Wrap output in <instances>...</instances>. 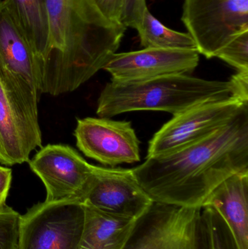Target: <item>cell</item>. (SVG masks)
<instances>
[{
	"label": "cell",
	"instance_id": "cell-1",
	"mask_svg": "<svg viewBox=\"0 0 248 249\" xmlns=\"http://www.w3.org/2000/svg\"><path fill=\"white\" fill-rule=\"evenodd\" d=\"M248 171V104L211 136L132 168L153 201L201 208L222 181Z\"/></svg>",
	"mask_w": 248,
	"mask_h": 249
},
{
	"label": "cell",
	"instance_id": "cell-2",
	"mask_svg": "<svg viewBox=\"0 0 248 249\" xmlns=\"http://www.w3.org/2000/svg\"><path fill=\"white\" fill-rule=\"evenodd\" d=\"M49 41L36 66L40 94L74 91L107 64L127 28L108 20L94 0H46Z\"/></svg>",
	"mask_w": 248,
	"mask_h": 249
},
{
	"label": "cell",
	"instance_id": "cell-3",
	"mask_svg": "<svg viewBox=\"0 0 248 249\" xmlns=\"http://www.w3.org/2000/svg\"><path fill=\"white\" fill-rule=\"evenodd\" d=\"M235 96L231 80L212 81L188 74L163 76L145 81L105 86L98 100L99 118H111L134 111H163L174 115L208 101Z\"/></svg>",
	"mask_w": 248,
	"mask_h": 249
},
{
	"label": "cell",
	"instance_id": "cell-4",
	"mask_svg": "<svg viewBox=\"0 0 248 249\" xmlns=\"http://www.w3.org/2000/svg\"><path fill=\"white\" fill-rule=\"evenodd\" d=\"M84 220L77 199L34 205L20 215L18 249H79Z\"/></svg>",
	"mask_w": 248,
	"mask_h": 249
},
{
	"label": "cell",
	"instance_id": "cell-5",
	"mask_svg": "<svg viewBox=\"0 0 248 249\" xmlns=\"http://www.w3.org/2000/svg\"><path fill=\"white\" fill-rule=\"evenodd\" d=\"M182 20L207 58L248 31V0H184Z\"/></svg>",
	"mask_w": 248,
	"mask_h": 249
},
{
	"label": "cell",
	"instance_id": "cell-6",
	"mask_svg": "<svg viewBox=\"0 0 248 249\" xmlns=\"http://www.w3.org/2000/svg\"><path fill=\"white\" fill-rule=\"evenodd\" d=\"M246 104L248 101L231 96L203 102L174 115L150 141L147 158L169 153L211 136Z\"/></svg>",
	"mask_w": 248,
	"mask_h": 249
},
{
	"label": "cell",
	"instance_id": "cell-7",
	"mask_svg": "<svg viewBox=\"0 0 248 249\" xmlns=\"http://www.w3.org/2000/svg\"><path fill=\"white\" fill-rule=\"evenodd\" d=\"M28 162L45 185L46 201L74 198L80 202L96 169L72 146L61 143L42 146Z\"/></svg>",
	"mask_w": 248,
	"mask_h": 249
},
{
	"label": "cell",
	"instance_id": "cell-8",
	"mask_svg": "<svg viewBox=\"0 0 248 249\" xmlns=\"http://www.w3.org/2000/svg\"><path fill=\"white\" fill-rule=\"evenodd\" d=\"M0 77L26 109L38 118L40 93L34 57L4 6L0 11Z\"/></svg>",
	"mask_w": 248,
	"mask_h": 249
},
{
	"label": "cell",
	"instance_id": "cell-9",
	"mask_svg": "<svg viewBox=\"0 0 248 249\" xmlns=\"http://www.w3.org/2000/svg\"><path fill=\"white\" fill-rule=\"evenodd\" d=\"M80 202L112 216L137 220L154 201L138 184L132 169L96 166L93 181Z\"/></svg>",
	"mask_w": 248,
	"mask_h": 249
},
{
	"label": "cell",
	"instance_id": "cell-10",
	"mask_svg": "<svg viewBox=\"0 0 248 249\" xmlns=\"http://www.w3.org/2000/svg\"><path fill=\"white\" fill-rule=\"evenodd\" d=\"M77 146L87 158L105 165L139 162L140 142L131 122L109 118L77 120Z\"/></svg>",
	"mask_w": 248,
	"mask_h": 249
},
{
	"label": "cell",
	"instance_id": "cell-11",
	"mask_svg": "<svg viewBox=\"0 0 248 249\" xmlns=\"http://www.w3.org/2000/svg\"><path fill=\"white\" fill-rule=\"evenodd\" d=\"M197 49L144 48L132 52L115 53L103 70L112 81L135 83L163 76L192 73L199 64Z\"/></svg>",
	"mask_w": 248,
	"mask_h": 249
},
{
	"label": "cell",
	"instance_id": "cell-12",
	"mask_svg": "<svg viewBox=\"0 0 248 249\" xmlns=\"http://www.w3.org/2000/svg\"><path fill=\"white\" fill-rule=\"evenodd\" d=\"M42 146L38 118L33 116L0 77V164L29 162Z\"/></svg>",
	"mask_w": 248,
	"mask_h": 249
},
{
	"label": "cell",
	"instance_id": "cell-13",
	"mask_svg": "<svg viewBox=\"0 0 248 249\" xmlns=\"http://www.w3.org/2000/svg\"><path fill=\"white\" fill-rule=\"evenodd\" d=\"M196 209L153 202L122 249H173Z\"/></svg>",
	"mask_w": 248,
	"mask_h": 249
},
{
	"label": "cell",
	"instance_id": "cell-14",
	"mask_svg": "<svg viewBox=\"0 0 248 249\" xmlns=\"http://www.w3.org/2000/svg\"><path fill=\"white\" fill-rule=\"evenodd\" d=\"M205 206H212L220 213L238 249H248V171L222 181L205 199Z\"/></svg>",
	"mask_w": 248,
	"mask_h": 249
},
{
	"label": "cell",
	"instance_id": "cell-15",
	"mask_svg": "<svg viewBox=\"0 0 248 249\" xmlns=\"http://www.w3.org/2000/svg\"><path fill=\"white\" fill-rule=\"evenodd\" d=\"M84 220L79 249H122L137 220L112 216L84 206Z\"/></svg>",
	"mask_w": 248,
	"mask_h": 249
},
{
	"label": "cell",
	"instance_id": "cell-16",
	"mask_svg": "<svg viewBox=\"0 0 248 249\" xmlns=\"http://www.w3.org/2000/svg\"><path fill=\"white\" fill-rule=\"evenodd\" d=\"M3 2L30 46L36 68L46 53L49 41L46 0H3Z\"/></svg>",
	"mask_w": 248,
	"mask_h": 249
},
{
	"label": "cell",
	"instance_id": "cell-17",
	"mask_svg": "<svg viewBox=\"0 0 248 249\" xmlns=\"http://www.w3.org/2000/svg\"><path fill=\"white\" fill-rule=\"evenodd\" d=\"M144 48L196 49V45L188 33L177 32L165 26L147 9L142 23L137 30Z\"/></svg>",
	"mask_w": 248,
	"mask_h": 249
},
{
	"label": "cell",
	"instance_id": "cell-18",
	"mask_svg": "<svg viewBox=\"0 0 248 249\" xmlns=\"http://www.w3.org/2000/svg\"><path fill=\"white\" fill-rule=\"evenodd\" d=\"M173 249H213L209 227L202 207L196 209Z\"/></svg>",
	"mask_w": 248,
	"mask_h": 249
},
{
	"label": "cell",
	"instance_id": "cell-19",
	"mask_svg": "<svg viewBox=\"0 0 248 249\" xmlns=\"http://www.w3.org/2000/svg\"><path fill=\"white\" fill-rule=\"evenodd\" d=\"M211 232L213 249H239L235 240L220 213L212 206L202 207Z\"/></svg>",
	"mask_w": 248,
	"mask_h": 249
},
{
	"label": "cell",
	"instance_id": "cell-20",
	"mask_svg": "<svg viewBox=\"0 0 248 249\" xmlns=\"http://www.w3.org/2000/svg\"><path fill=\"white\" fill-rule=\"evenodd\" d=\"M215 57L234 67L239 72H248V31L230 41Z\"/></svg>",
	"mask_w": 248,
	"mask_h": 249
},
{
	"label": "cell",
	"instance_id": "cell-21",
	"mask_svg": "<svg viewBox=\"0 0 248 249\" xmlns=\"http://www.w3.org/2000/svg\"><path fill=\"white\" fill-rule=\"evenodd\" d=\"M20 215L6 205L0 210V249H18Z\"/></svg>",
	"mask_w": 248,
	"mask_h": 249
},
{
	"label": "cell",
	"instance_id": "cell-22",
	"mask_svg": "<svg viewBox=\"0 0 248 249\" xmlns=\"http://www.w3.org/2000/svg\"><path fill=\"white\" fill-rule=\"evenodd\" d=\"M147 9L148 7L146 0H124L121 23L125 27L138 30Z\"/></svg>",
	"mask_w": 248,
	"mask_h": 249
},
{
	"label": "cell",
	"instance_id": "cell-23",
	"mask_svg": "<svg viewBox=\"0 0 248 249\" xmlns=\"http://www.w3.org/2000/svg\"><path fill=\"white\" fill-rule=\"evenodd\" d=\"M100 13L111 21L121 23L124 0H94ZM122 24V23H121Z\"/></svg>",
	"mask_w": 248,
	"mask_h": 249
},
{
	"label": "cell",
	"instance_id": "cell-24",
	"mask_svg": "<svg viewBox=\"0 0 248 249\" xmlns=\"http://www.w3.org/2000/svg\"><path fill=\"white\" fill-rule=\"evenodd\" d=\"M13 179L11 168L0 165V210L6 206V200L8 196Z\"/></svg>",
	"mask_w": 248,
	"mask_h": 249
},
{
	"label": "cell",
	"instance_id": "cell-25",
	"mask_svg": "<svg viewBox=\"0 0 248 249\" xmlns=\"http://www.w3.org/2000/svg\"><path fill=\"white\" fill-rule=\"evenodd\" d=\"M235 89V96L248 101V72H237L231 79Z\"/></svg>",
	"mask_w": 248,
	"mask_h": 249
},
{
	"label": "cell",
	"instance_id": "cell-26",
	"mask_svg": "<svg viewBox=\"0 0 248 249\" xmlns=\"http://www.w3.org/2000/svg\"><path fill=\"white\" fill-rule=\"evenodd\" d=\"M3 6H4V3H3L2 0H0V11L3 8Z\"/></svg>",
	"mask_w": 248,
	"mask_h": 249
}]
</instances>
